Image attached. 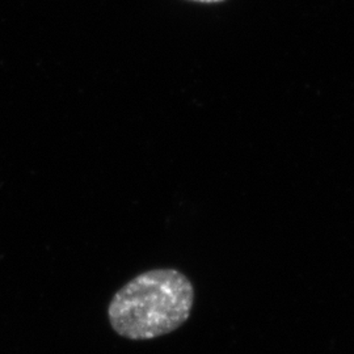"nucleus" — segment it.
Masks as SVG:
<instances>
[{"instance_id": "obj_1", "label": "nucleus", "mask_w": 354, "mask_h": 354, "mask_svg": "<svg viewBox=\"0 0 354 354\" xmlns=\"http://www.w3.org/2000/svg\"><path fill=\"white\" fill-rule=\"evenodd\" d=\"M193 304L190 279L176 269L159 268L140 273L117 291L108 306V319L118 336L146 342L184 326Z\"/></svg>"}, {"instance_id": "obj_2", "label": "nucleus", "mask_w": 354, "mask_h": 354, "mask_svg": "<svg viewBox=\"0 0 354 354\" xmlns=\"http://www.w3.org/2000/svg\"><path fill=\"white\" fill-rule=\"evenodd\" d=\"M192 1L205 3V4H213V3H222V1H225V0H192Z\"/></svg>"}]
</instances>
